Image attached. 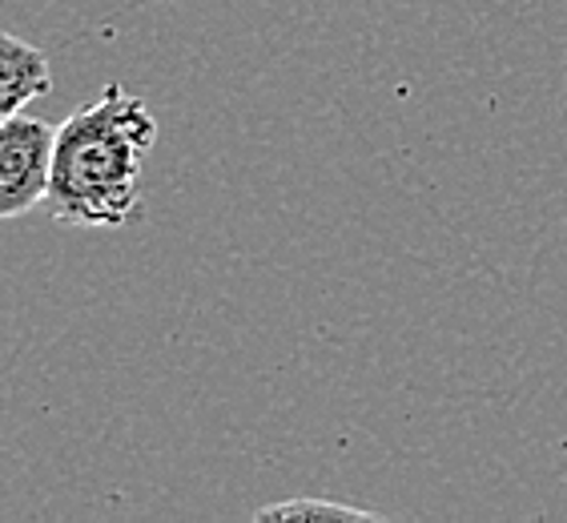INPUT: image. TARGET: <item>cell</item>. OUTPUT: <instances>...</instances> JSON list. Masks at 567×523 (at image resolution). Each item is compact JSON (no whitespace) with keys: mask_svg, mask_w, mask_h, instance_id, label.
<instances>
[{"mask_svg":"<svg viewBox=\"0 0 567 523\" xmlns=\"http://www.w3.org/2000/svg\"><path fill=\"white\" fill-rule=\"evenodd\" d=\"M157 145V117L137 93L113 81L56 125L49 202L56 222L117 229L142 206V157Z\"/></svg>","mask_w":567,"mask_h":523,"instance_id":"cell-1","label":"cell"},{"mask_svg":"<svg viewBox=\"0 0 567 523\" xmlns=\"http://www.w3.org/2000/svg\"><path fill=\"white\" fill-rule=\"evenodd\" d=\"M56 130L33 113L0 121V218H21L49 202Z\"/></svg>","mask_w":567,"mask_h":523,"instance_id":"cell-2","label":"cell"},{"mask_svg":"<svg viewBox=\"0 0 567 523\" xmlns=\"http://www.w3.org/2000/svg\"><path fill=\"white\" fill-rule=\"evenodd\" d=\"M49 89H53L49 57L17 33H0V117L24 113L29 101L49 98Z\"/></svg>","mask_w":567,"mask_h":523,"instance_id":"cell-3","label":"cell"},{"mask_svg":"<svg viewBox=\"0 0 567 523\" xmlns=\"http://www.w3.org/2000/svg\"><path fill=\"white\" fill-rule=\"evenodd\" d=\"M254 520H379L374 512L359 507V503H339V500H318V495H298V500L270 503L258 507Z\"/></svg>","mask_w":567,"mask_h":523,"instance_id":"cell-4","label":"cell"}]
</instances>
